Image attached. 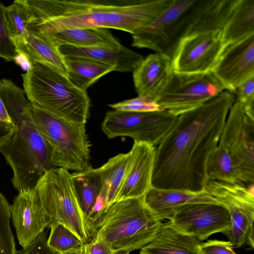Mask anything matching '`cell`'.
Returning a JSON list of instances; mask_svg holds the SVG:
<instances>
[{
	"instance_id": "1",
	"label": "cell",
	"mask_w": 254,
	"mask_h": 254,
	"mask_svg": "<svg viewBox=\"0 0 254 254\" xmlns=\"http://www.w3.org/2000/svg\"><path fill=\"white\" fill-rule=\"evenodd\" d=\"M235 101L225 90L180 115L156 149L152 187L198 192L208 181L207 163Z\"/></svg>"
},
{
	"instance_id": "2",
	"label": "cell",
	"mask_w": 254,
	"mask_h": 254,
	"mask_svg": "<svg viewBox=\"0 0 254 254\" xmlns=\"http://www.w3.org/2000/svg\"><path fill=\"white\" fill-rule=\"evenodd\" d=\"M176 0H22L28 30L44 34L79 28H109L133 34L149 25Z\"/></svg>"
},
{
	"instance_id": "3",
	"label": "cell",
	"mask_w": 254,
	"mask_h": 254,
	"mask_svg": "<svg viewBox=\"0 0 254 254\" xmlns=\"http://www.w3.org/2000/svg\"><path fill=\"white\" fill-rule=\"evenodd\" d=\"M163 224L146 204L144 195L123 199L100 213L92 225L91 239L105 242L114 251L130 252L151 242Z\"/></svg>"
},
{
	"instance_id": "4",
	"label": "cell",
	"mask_w": 254,
	"mask_h": 254,
	"mask_svg": "<svg viewBox=\"0 0 254 254\" xmlns=\"http://www.w3.org/2000/svg\"><path fill=\"white\" fill-rule=\"evenodd\" d=\"M27 98L32 104L55 116L77 124L86 125L90 99L82 91L57 70L32 63L21 75Z\"/></svg>"
},
{
	"instance_id": "5",
	"label": "cell",
	"mask_w": 254,
	"mask_h": 254,
	"mask_svg": "<svg viewBox=\"0 0 254 254\" xmlns=\"http://www.w3.org/2000/svg\"><path fill=\"white\" fill-rule=\"evenodd\" d=\"M13 125L14 132L0 152L12 170L11 181L14 188L18 191L34 190L45 173L57 168L52 151L26 111Z\"/></svg>"
},
{
	"instance_id": "6",
	"label": "cell",
	"mask_w": 254,
	"mask_h": 254,
	"mask_svg": "<svg viewBox=\"0 0 254 254\" xmlns=\"http://www.w3.org/2000/svg\"><path fill=\"white\" fill-rule=\"evenodd\" d=\"M26 112L50 146L56 167L74 172L91 168L90 144L86 125L59 118L30 102Z\"/></svg>"
},
{
	"instance_id": "7",
	"label": "cell",
	"mask_w": 254,
	"mask_h": 254,
	"mask_svg": "<svg viewBox=\"0 0 254 254\" xmlns=\"http://www.w3.org/2000/svg\"><path fill=\"white\" fill-rule=\"evenodd\" d=\"M35 189L50 223H61L84 243L91 240V225L80 206L68 170L50 169L40 178Z\"/></svg>"
},
{
	"instance_id": "8",
	"label": "cell",
	"mask_w": 254,
	"mask_h": 254,
	"mask_svg": "<svg viewBox=\"0 0 254 254\" xmlns=\"http://www.w3.org/2000/svg\"><path fill=\"white\" fill-rule=\"evenodd\" d=\"M207 1L176 0L154 22L132 34V46L148 49L171 59L179 42L188 35Z\"/></svg>"
},
{
	"instance_id": "9",
	"label": "cell",
	"mask_w": 254,
	"mask_h": 254,
	"mask_svg": "<svg viewBox=\"0 0 254 254\" xmlns=\"http://www.w3.org/2000/svg\"><path fill=\"white\" fill-rule=\"evenodd\" d=\"M206 191L228 210L231 219L225 235L234 247L254 246V184L209 180Z\"/></svg>"
},
{
	"instance_id": "10",
	"label": "cell",
	"mask_w": 254,
	"mask_h": 254,
	"mask_svg": "<svg viewBox=\"0 0 254 254\" xmlns=\"http://www.w3.org/2000/svg\"><path fill=\"white\" fill-rule=\"evenodd\" d=\"M225 90L212 72L183 74L172 70L154 100L166 111L178 117Z\"/></svg>"
},
{
	"instance_id": "11",
	"label": "cell",
	"mask_w": 254,
	"mask_h": 254,
	"mask_svg": "<svg viewBox=\"0 0 254 254\" xmlns=\"http://www.w3.org/2000/svg\"><path fill=\"white\" fill-rule=\"evenodd\" d=\"M178 117L166 111L135 112L114 110L106 113L101 129L110 139L127 136L134 141L155 146L172 129Z\"/></svg>"
},
{
	"instance_id": "12",
	"label": "cell",
	"mask_w": 254,
	"mask_h": 254,
	"mask_svg": "<svg viewBox=\"0 0 254 254\" xmlns=\"http://www.w3.org/2000/svg\"><path fill=\"white\" fill-rule=\"evenodd\" d=\"M224 144L240 183L254 184V120L235 101L219 139Z\"/></svg>"
},
{
	"instance_id": "13",
	"label": "cell",
	"mask_w": 254,
	"mask_h": 254,
	"mask_svg": "<svg viewBox=\"0 0 254 254\" xmlns=\"http://www.w3.org/2000/svg\"><path fill=\"white\" fill-rule=\"evenodd\" d=\"M226 48L221 30L190 34L182 38L175 50L172 69L183 74L211 72Z\"/></svg>"
},
{
	"instance_id": "14",
	"label": "cell",
	"mask_w": 254,
	"mask_h": 254,
	"mask_svg": "<svg viewBox=\"0 0 254 254\" xmlns=\"http://www.w3.org/2000/svg\"><path fill=\"white\" fill-rule=\"evenodd\" d=\"M168 223L177 231L201 242L217 233L226 235L230 228L231 219L222 205L198 202L178 207Z\"/></svg>"
},
{
	"instance_id": "15",
	"label": "cell",
	"mask_w": 254,
	"mask_h": 254,
	"mask_svg": "<svg viewBox=\"0 0 254 254\" xmlns=\"http://www.w3.org/2000/svg\"><path fill=\"white\" fill-rule=\"evenodd\" d=\"M211 72L232 93L254 77V35L227 47Z\"/></svg>"
},
{
	"instance_id": "16",
	"label": "cell",
	"mask_w": 254,
	"mask_h": 254,
	"mask_svg": "<svg viewBox=\"0 0 254 254\" xmlns=\"http://www.w3.org/2000/svg\"><path fill=\"white\" fill-rule=\"evenodd\" d=\"M18 192L10 207L11 218L18 243L25 250L43 234L50 221L36 189Z\"/></svg>"
},
{
	"instance_id": "17",
	"label": "cell",
	"mask_w": 254,
	"mask_h": 254,
	"mask_svg": "<svg viewBox=\"0 0 254 254\" xmlns=\"http://www.w3.org/2000/svg\"><path fill=\"white\" fill-rule=\"evenodd\" d=\"M131 150L133 155L131 165L116 201L143 196L152 187L155 146L134 141Z\"/></svg>"
},
{
	"instance_id": "18",
	"label": "cell",
	"mask_w": 254,
	"mask_h": 254,
	"mask_svg": "<svg viewBox=\"0 0 254 254\" xmlns=\"http://www.w3.org/2000/svg\"><path fill=\"white\" fill-rule=\"evenodd\" d=\"M59 50L64 56L90 59L113 66L119 72L133 71L143 59L141 54L122 44L118 46H95L78 48L62 46Z\"/></svg>"
},
{
	"instance_id": "19",
	"label": "cell",
	"mask_w": 254,
	"mask_h": 254,
	"mask_svg": "<svg viewBox=\"0 0 254 254\" xmlns=\"http://www.w3.org/2000/svg\"><path fill=\"white\" fill-rule=\"evenodd\" d=\"M172 70L171 59L166 55L155 53L143 58L132 71L138 96L154 100Z\"/></svg>"
},
{
	"instance_id": "20",
	"label": "cell",
	"mask_w": 254,
	"mask_h": 254,
	"mask_svg": "<svg viewBox=\"0 0 254 254\" xmlns=\"http://www.w3.org/2000/svg\"><path fill=\"white\" fill-rule=\"evenodd\" d=\"M144 198L147 206L162 221L169 220L178 207L186 204L198 202L220 204L205 190L194 192L152 187L145 194Z\"/></svg>"
},
{
	"instance_id": "21",
	"label": "cell",
	"mask_w": 254,
	"mask_h": 254,
	"mask_svg": "<svg viewBox=\"0 0 254 254\" xmlns=\"http://www.w3.org/2000/svg\"><path fill=\"white\" fill-rule=\"evenodd\" d=\"M14 41L20 57L29 64L35 63L43 64L67 76L63 56L42 34L28 30L23 36Z\"/></svg>"
},
{
	"instance_id": "22",
	"label": "cell",
	"mask_w": 254,
	"mask_h": 254,
	"mask_svg": "<svg viewBox=\"0 0 254 254\" xmlns=\"http://www.w3.org/2000/svg\"><path fill=\"white\" fill-rule=\"evenodd\" d=\"M40 34L57 48L62 46L88 48L95 46H118L121 45L109 29L105 28H73Z\"/></svg>"
},
{
	"instance_id": "23",
	"label": "cell",
	"mask_w": 254,
	"mask_h": 254,
	"mask_svg": "<svg viewBox=\"0 0 254 254\" xmlns=\"http://www.w3.org/2000/svg\"><path fill=\"white\" fill-rule=\"evenodd\" d=\"M200 244L199 240L177 231L167 222L139 254H199Z\"/></svg>"
},
{
	"instance_id": "24",
	"label": "cell",
	"mask_w": 254,
	"mask_h": 254,
	"mask_svg": "<svg viewBox=\"0 0 254 254\" xmlns=\"http://www.w3.org/2000/svg\"><path fill=\"white\" fill-rule=\"evenodd\" d=\"M132 152L120 153L111 158L102 166L96 168L102 184L101 195L106 205L114 202L130 168Z\"/></svg>"
},
{
	"instance_id": "25",
	"label": "cell",
	"mask_w": 254,
	"mask_h": 254,
	"mask_svg": "<svg viewBox=\"0 0 254 254\" xmlns=\"http://www.w3.org/2000/svg\"><path fill=\"white\" fill-rule=\"evenodd\" d=\"M67 77L77 88L84 91L100 77L112 71L114 67L86 58L64 56Z\"/></svg>"
},
{
	"instance_id": "26",
	"label": "cell",
	"mask_w": 254,
	"mask_h": 254,
	"mask_svg": "<svg viewBox=\"0 0 254 254\" xmlns=\"http://www.w3.org/2000/svg\"><path fill=\"white\" fill-rule=\"evenodd\" d=\"M222 32L226 47L254 35V0H238Z\"/></svg>"
},
{
	"instance_id": "27",
	"label": "cell",
	"mask_w": 254,
	"mask_h": 254,
	"mask_svg": "<svg viewBox=\"0 0 254 254\" xmlns=\"http://www.w3.org/2000/svg\"><path fill=\"white\" fill-rule=\"evenodd\" d=\"M71 174L79 202L89 222L94 206L101 196L102 184L100 177L96 169L92 168Z\"/></svg>"
},
{
	"instance_id": "28",
	"label": "cell",
	"mask_w": 254,
	"mask_h": 254,
	"mask_svg": "<svg viewBox=\"0 0 254 254\" xmlns=\"http://www.w3.org/2000/svg\"><path fill=\"white\" fill-rule=\"evenodd\" d=\"M209 180L228 183H241L223 143L218 144L209 156L207 166Z\"/></svg>"
},
{
	"instance_id": "29",
	"label": "cell",
	"mask_w": 254,
	"mask_h": 254,
	"mask_svg": "<svg viewBox=\"0 0 254 254\" xmlns=\"http://www.w3.org/2000/svg\"><path fill=\"white\" fill-rule=\"evenodd\" d=\"M46 246L52 254L62 253L78 248L84 244L73 232L61 223L53 222Z\"/></svg>"
},
{
	"instance_id": "30",
	"label": "cell",
	"mask_w": 254,
	"mask_h": 254,
	"mask_svg": "<svg viewBox=\"0 0 254 254\" xmlns=\"http://www.w3.org/2000/svg\"><path fill=\"white\" fill-rule=\"evenodd\" d=\"M5 21L13 40L23 36L28 31L31 20L21 0H16L4 10Z\"/></svg>"
},
{
	"instance_id": "31",
	"label": "cell",
	"mask_w": 254,
	"mask_h": 254,
	"mask_svg": "<svg viewBox=\"0 0 254 254\" xmlns=\"http://www.w3.org/2000/svg\"><path fill=\"white\" fill-rule=\"evenodd\" d=\"M10 207L0 191V254H19L10 226Z\"/></svg>"
},
{
	"instance_id": "32",
	"label": "cell",
	"mask_w": 254,
	"mask_h": 254,
	"mask_svg": "<svg viewBox=\"0 0 254 254\" xmlns=\"http://www.w3.org/2000/svg\"><path fill=\"white\" fill-rule=\"evenodd\" d=\"M109 106L114 110L135 112H152L166 111L153 99L146 96L138 97L126 100Z\"/></svg>"
},
{
	"instance_id": "33",
	"label": "cell",
	"mask_w": 254,
	"mask_h": 254,
	"mask_svg": "<svg viewBox=\"0 0 254 254\" xmlns=\"http://www.w3.org/2000/svg\"><path fill=\"white\" fill-rule=\"evenodd\" d=\"M5 8L0 2V57L8 62L16 61L20 56L6 25Z\"/></svg>"
},
{
	"instance_id": "34",
	"label": "cell",
	"mask_w": 254,
	"mask_h": 254,
	"mask_svg": "<svg viewBox=\"0 0 254 254\" xmlns=\"http://www.w3.org/2000/svg\"><path fill=\"white\" fill-rule=\"evenodd\" d=\"M233 93L246 115L254 120V77L242 83Z\"/></svg>"
},
{
	"instance_id": "35",
	"label": "cell",
	"mask_w": 254,
	"mask_h": 254,
	"mask_svg": "<svg viewBox=\"0 0 254 254\" xmlns=\"http://www.w3.org/2000/svg\"><path fill=\"white\" fill-rule=\"evenodd\" d=\"M234 246L228 241L208 240L199 246V254H236L233 250Z\"/></svg>"
},
{
	"instance_id": "36",
	"label": "cell",
	"mask_w": 254,
	"mask_h": 254,
	"mask_svg": "<svg viewBox=\"0 0 254 254\" xmlns=\"http://www.w3.org/2000/svg\"><path fill=\"white\" fill-rule=\"evenodd\" d=\"M90 254H113L114 251L105 242L91 239L87 243Z\"/></svg>"
},
{
	"instance_id": "37",
	"label": "cell",
	"mask_w": 254,
	"mask_h": 254,
	"mask_svg": "<svg viewBox=\"0 0 254 254\" xmlns=\"http://www.w3.org/2000/svg\"><path fill=\"white\" fill-rule=\"evenodd\" d=\"M43 236V234L30 247L21 251L20 254H48L45 251L46 242Z\"/></svg>"
},
{
	"instance_id": "38",
	"label": "cell",
	"mask_w": 254,
	"mask_h": 254,
	"mask_svg": "<svg viewBox=\"0 0 254 254\" xmlns=\"http://www.w3.org/2000/svg\"><path fill=\"white\" fill-rule=\"evenodd\" d=\"M14 131L13 125L0 121V148L8 142Z\"/></svg>"
},
{
	"instance_id": "39",
	"label": "cell",
	"mask_w": 254,
	"mask_h": 254,
	"mask_svg": "<svg viewBox=\"0 0 254 254\" xmlns=\"http://www.w3.org/2000/svg\"><path fill=\"white\" fill-rule=\"evenodd\" d=\"M0 121L13 125L0 96ZM14 126V125H13Z\"/></svg>"
},
{
	"instance_id": "40",
	"label": "cell",
	"mask_w": 254,
	"mask_h": 254,
	"mask_svg": "<svg viewBox=\"0 0 254 254\" xmlns=\"http://www.w3.org/2000/svg\"><path fill=\"white\" fill-rule=\"evenodd\" d=\"M53 254H90V253L87 243H84L81 246L75 250L64 253Z\"/></svg>"
},
{
	"instance_id": "41",
	"label": "cell",
	"mask_w": 254,
	"mask_h": 254,
	"mask_svg": "<svg viewBox=\"0 0 254 254\" xmlns=\"http://www.w3.org/2000/svg\"><path fill=\"white\" fill-rule=\"evenodd\" d=\"M129 252L124 250H120L118 251H115L113 254H129Z\"/></svg>"
}]
</instances>
